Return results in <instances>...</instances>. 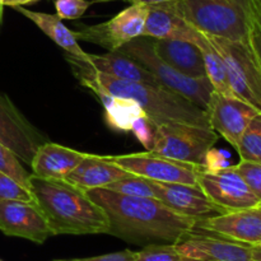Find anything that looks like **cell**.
I'll return each instance as SVG.
<instances>
[{
  "mask_svg": "<svg viewBox=\"0 0 261 261\" xmlns=\"http://www.w3.org/2000/svg\"><path fill=\"white\" fill-rule=\"evenodd\" d=\"M203 166L204 168L208 171H217L222 170V168L224 167H228L229 165L227 163V155L224 154L223 150L211 148V149L206 152Z\"/></svg>",
  "mask_w": 261,
  "mask_h": 261,
  "instance_id": "836d02e7",
  "label": "cell"
},
{
  "mask_svg": "<svg viewBox=\"0 0 261 261\" xmlns=\"http://www.w3.org/2000/svg\"><path fill=\"white\" fill-rule=\"evenodd\" d=\"M83 61L89 64L94 70L106 74L111 78L119 79V81L161 86L160 82L150 71H148L144 66L140 65L134 59L129 58L120 50L107 51L102 55L88 54L87 59H84Z\"/></svg>",
  "mask_w": 261,
  "mask_h": 261,
  "instance_id": "ac0fdd59",
  "label": "cell"
},
{
  "mask_svg": "<svg viewBox=\"0 0 261 261\" xmlns=\"http://www.w3.org/2000/svg\"><path fill=\"white\" fill-rule=\"evenodd\" d=\"M135 255H137V252L130 251V250H122V251L99 255V256L76 257V259H56L53 261H134Z\"/></svg>",
  "mask_w": 261,
  "mask_h": 261,
  "instance_id": "d6a6232c",
  "label": "cell"
},
{
  "mask_svg": "<svg viewBox=\"0 0 261 261\" xmlns=\"http://www.w3.org/2000/svg\"><path fill=\"white\" fill-rule=\"evenodd\" d=\"M0 261H4V260H3V259H0Z\"/></svg>",
  "mask_w": 261,
  "mask_h": 261,
  "instance_id": "74e56055",
  "label": "cell"
},
{
  "mask_svg": "<svg viewBox=\"0 0 261 261\" xmlns=\"http://www.w3.org/2000/svg\"><path fill=\"white\" fill-rule=\"evenodd\" d=\"M119 50L150 71L160 82L161 86L181 94L194 105L206 111L211 94L214 91L209 79L190 78L176 70L155 54L152 38L144 36L134 38L130 42L125 43Z\"/></svg>",
  "mask_w": 261,
  "mask_h": 261,
  "instance_id": "5b68a950",
  "label": "cell"
},
{
  "mask_svg": "<svg viewBox=\"0 0 261 261\" xmlns=\"http://www.w3.org/2000/svg\"><path fill=\"white\" fill-rule=\"evenodd\" d=\"M218 140V134L209 127L167 122L155 126L154 144L150 150L154 154L182 162L203 165L206 152Z\"/></svg>",
  "mask_w": 261,
  "mask_h": 261,
  "instance_id": "52a82bcc",
  "label": "cell"
},
{
  "mask_svg": "<svg viewBox=\"0 0 261 261\" xmlns=\"http://www.w3.org/2000/svg\"><path fill=\"white\" fill-rule=\"evenodd\" d=\"M88 153L56 143L45 142L38 147L31 162L32 175L46 180H65Z\"/></svg>",
  "mask_w": 261,
  "mask_h": 261,
  "instance_id": "e0dca14e",
  "label": "cell"
},
{
  "mask_svg": "<svg viewBox=\"0 0 261 261\" xmlns=\"http://www.w3.org/2000/svg\"><path fill=\"white\" fill-rule=\"evenodd\" d=\"M14 9L22 13L31 22L35 23L47 37H50L56 45L60 46L69 55L75 56V58L82 59V60L87 59L88 53H86L79 46L78 40L74 36L73 31L69 30L65 24H63V22H61L58 15L47 14V13L42 12H33V10L27 9V8H23L22 5L14 7Z\"/></svg>",
  "mask_w": 261,
  "mask_h": 261,
  "instance_id": "7402d4cb",
  "label": "cell"
},
{
  "mask_svg": "<svg viewBox=\"0 0 261 261\" xmlns=\"http://www.w3.org/2000/svg\"><path fill=\"white\" fill-rule=\"evenodd\" d=\"M247 13H249V41L261 63V25L252 10L250 9V0L247 4Z\"/></svg>",
  "mask_w": 261,
  "mask_h": 261,
  "instance_id": "1f68e13d",
  "label": "cell"
},
{
  "mask_svg": "<svg viewBox=\"0 0 261 261\" xmlns=\"http://www.w3.org/2000/svg\"><path fill=\"white\" fill-rule=\"evenodd\" d=\"M198 185L206 196L223 212L259 206V199L250 190L234 166L222 170L208 171L203 168Z\"/></svg>",
  "mask_w": 261,
  "mask_h": 261,
  "instance_id": "30bf717a",
  "label": "cell"
},
{
  "mask_svg": "<svg viewBox=\"0 0 261 261\" xmlns=\"http://www.w3.org/2000/svg\"><path fill=\"white\" fill-rule=\"evenodd\" d=\"M103 157L133 175L158 182L198 185L199 175L204 168L203 165L172 160L147 150L143 153Z\"/></svg>",
  "mask_w": 261,
  "mask_h": 261,
  "instance_id": "ba28073f",
  "label": "cell"
},
{
  "mask_svg": "<svg viewBox=\"0 0 261 261\" xmlns=\"http://www.w3.org/2000/svg\"><path fill=\"white\" fill-rule=\"evenodd\" d=\"M195 229L250 246L261 245V205L198 219Z\"/></svg>",
  "mask_w": 261,
  "mask_h": 261,
  "instance_id": "7c38bea8",
  "label": "cell"
},
{
  "mask_svg": "<svg viewBox=\"0 0 261 261\" xmlns=\"http://www.w3.org/2000/svg\"><path fill=\"white\" fill-rule=\"evenodd\" d=\"M30 190L53 236L109 233L107 214L87 191L64 180H46L32 173Z\"/></svg>",
  "mask_w": 261,
  "mask_h": 261,
  "instance_id": "7a4b0ae2",
  "label": "cell"
},
{
  "mask_svg": "<svg viewBox=\"0 0 261 261\" xmlns=\"http://www.w3.org/2000/svg\"><path fill=\"white\" fill-rule=\"evenodd\" d=\"M130 132L135 135V138L139 140L145 150L152 149L154 144L155 125L150 121L147 115L135 120Z\"/></svg>",
  "mask_w": 261,
  "mask_h": 261,
  "instance_id": "4dcf8cb0",
  "label": "cell"
},
{
  "mask_svg": "<svg viewBox=\"0 0 261 261\" xmlns=\"http://www.w3.org/2000/svg\"><path fill=\"white\" fill-rule=\"evenodd\" d=\"M223 59L229 86L236 97L244 99L261 112V63L246 41H231L206 35Z\"/></svg>",
  "mask_w": 261,
  "mask_h": 261,
  "instance_id": "8992f818",
  "label": "cell"
},
{
  "mask_svg": "<svg viewBox=\"0 0 261 261\" xmlns=\"http://www.w3.org/2000/svg\"><path fill=\"white\" fill-rule=\"evenodd\" d=\"M199 31L167 8H149L145 19L144 37L152 40H184L195 42Z\"/></svg>",
  "mask_w": 261,
  "mask_h": 261,
  "instance_id": "44dd1931",
  "label": "cell"
},
{
  "mask_svg": "<svg viewBox=\"0 0 261 261\" xmlns=\"http://www.w3.org/2000/svg\"><path fill=\"white\" fill-rule=\"evenodd\" d=\"M134 261H198L186 256L176 244H150L137 252Z\"/></svg>",
  "mask_w": 261,
  "mask_h": 261,
  "instance_id": "d4e9b609",
  "label": "cell"
},
{
  "mask_svg": "<svg viewBox=\"0 0 261 261\" xmlns=\"http://www.w3.org/2000/svg\"><path fill=\"white\" fill-rule=\"evenodd\" d=\"M17 200L25 203H35L30 189L24 188L9 176L0 172V201Z\"/></svg>",
  "mask_w": 261,
  "mask_h": 261,
  "instance_id": "83f0119b",
  "label": "cell"
},
{
  "mask_svg": "<svg viewBox=\"0 0 261 261\" xmlns=\"http://www.w3.org/2000/svg\"><path fill=\"white\" fill-rule=\"evenodd\" d=\"M33 2H37V0H18V7H19V5H24V4H28V3H33Z\"/></svg>",
  "mask_w": 261,
  "mask_h": 261,
  "instance_id": "8d00e7d4",
  "label": "cell"
},
{
  "mask_svg": "<svg viewBox=\"0 0 261 261\" xmlns=\"http://www.w3.org/2000/svg\"><path fill=\"white\" fill-rule=\"evenodd\" d=\"M91 4L88 0H55L56 15L60 19H78Z\"/></svg>",
  "mask_w": 261,
  "mask_h": 261,
  "instance_id": "f546056e",
  "label": "cell"
},
{
  "mask_svg": "<svg viewBox=\"0 0 261 261\" xmlns=\"http://www.w3.org/2000/svg\"><path fill=\"white\" fill-rule=\"evenodd\" d=\"M194 43L200 48L204 65H205L206 78L212 83L214 91L221 94H224V96L236 97L233 92H232L231 86H229L226 64H224L223 59L219 55L218 51L216 50V47L208 40L205 33H199L198 38H196Z\"/></svg>",
  "mask_w": 261,
  "mask_h": 261,
  "instance_id": "603a6c76",
  "label": "cell"
},
{
  "mask_svg": "<svg viewBox=\"0 0 261 261\" xmlns=\"http://www.w3.org/2000/svg\"><path fill=\"white\" fill-rule=\"evenodd\" d=\"M124 168L107 161L103 155L87 154L64 181L87 191L91 189L106 188L109 184L132 176Z\"/></svg>",
  "mask_w": 261,
  "mask_h": 261,
  "instance_id": "ffe728a7",
  "label": "cell"
},
{
  "mask_svg": "<svg viewBox=\"0 0 261 261\" xmlns=\"http://www.w3.org/2000/svg\"><path fill=\"white\" fill-rule=\"evenodd\" d=\"M249 0H180L167 9L199 32L231 41L249 38Z\"/></svg>",
  "mask_w": 261,
  "mask_h": 261,
  "instance_id": "277c9868",
  "label": "cell"
},
{
  "mask_svg": "<svg viewBox=\"0 0 261 261\" xmlns=\"http://www.w3.org/2000/svg\"><path fill=\"white\" fill-rule=\"evenodd\" d=\"M259 110L239 97L224 96L213 91L206 114L211 127L237 149L242 134Z\"/></svg>",
  "mask_w": 261,
  "mask_h": 261,
  "instance_id": "8fae6325",
  "label": "cell"
},
{
  "mask_svg": "<svg viewBox=\"0 0 261 261\" xmlns=\"http://www.w3.org/2000/svg\"><path fill=\"white\" fill-rule=\"evenodd\" d=\"M236 150L241 160L261 163V112L251 120Z\"/></svg>",
  "mask_w": 261,
  "mask_h": 261,
  "instance_id": "cb8c5ba5",
  "label": "cell"
},
{
  "mask_svg": "<svg viewBox=\"0 0 261 261\" xmlns=\"http://www.w3.org/2000/svg\"><path fill=\"white\" fill-rule=\"evenodd\" d=\"M155 54L172 68L190 78H206L203 55L198 46L184 40H152Z\"/></svg>",
  "mask_w": 261,
  "mask_h": 261,
  "instance_id": "d6986e66",
  "label": "cell"
},
{
  "mask_svg": "<svg viewBox=\"0 0 261 261\" xmlns=\"http://www.w3.org/2000/svg\"><path fill=\"white\" fill-rule=\"evenodd\" d=\"M184 255L198 261H252V246L229 241L194 229L185 240L177 242Z\"/></svg>",
  "mask_w": 261,
  "mask_h": 261,
  "instance_id": "2e32d148",
  "label": "cell"
},
{
  "mask_svg": "<svg viewBox=\"0 0 261 261\" xmlns=\"http://www.w3.org/2000/svg\"><path fill=\"white\" fill-rule=\"evenodd\" d=\"M88 66L96 81L107 93L134 99L155 126L167 122H184L212 129L206 111L181 94L163 86L119 81L94 70L89 64Z\"/></svg>",
  "mask_w": 261,
  "mask_h": 261,
  "instance_id": "3957f363",
  "label": "cell"
},
{
  "mask_svg": "<svg viewBox=\"0 0 261 261\" xmlns=\"http://www.w3.org/2000/svg\"><path fill=\"white\" fill-rule=\"evenodd\" d=\"M147 5L130 4L111 19L94 25H83L74 31L76 40L99 45L107 51H116L125 43L142 37L147 19Z\"/></svg>",
  "mask_w": 261,
  "mask_h": 261,
  "instance_id": "9c48e42d",
  "label": "cell"
},
{
  "mask_svg": "<svg viewBox=\"0 0 261 261\" xmlns=\"http://www.w3.org/2000/svg\"><path fill=\"white\" fill-rule=\"evenodd\" d=\"M0 172L9 176L24 188L30 189V176L13 150L0 143Z\"/></svg>",
  "mask_w": 261,
  "mask_h": 261,
  "instance_id": "4316f807",
  "label": "cell"
},
{
  "mask_svg": "<svg viewBox=\"0 0 261 261\" xmlns=\"http://www.w3.org/2000/svg\"><path fill=\"white\" fill-rule=\"evenodd\" d=\"M107 214L109 233L129 244H177L195 229L196 219L181 216L155 198L130 196L98 188L87 190Z\"/></svg>",
  "mask_w": 261,
  "mask_h": 261,
  "instance_id": "6da1fadb",
  "label": "cell"
},
{
  "mask_svg": "<svg viewBox=\"0 0 261 261\" xmlns=\"http://www.w3.org/2000/svg\"><path fill=\"white\" fill-rule=\"evenodd\" d=\"M252 261H256V260H252Z\"/></svg>",
  "mask_w": 261,
  "mask_h": 261,
  "instance_id": "f35d334b",
  "label": "cell"
},
{
  "mask_svg": "<svg viewBox=\"0 0 261 261\" xmlns=\"http://www.w3.org/2000/svg\"><path fill=\"white\" fill-rule=\"evenodd\" d=\"M150 182L154 189V198L181 216L190 217L198 221L224 213L204 194L199 185L158 182L152 180Z\"/></svg>",
  "mask_w": 261,
  "mask_h": 261,
  "instance_id": "9a60e30c",
  "label": "cell"
},
{
  "mask_svg": "<svg viewBox=\"0 0 261 261\" xmlns=\"http://www.w3.org/2000/svg\"><path fill=\"white\" fill-rule=\"evenodd\" d=\"M125 2H129L130 4L147 5L148 8H170L177 2H180V0H125Z\"/></svg>",
  "mask_w": 261,
  "mask_h": 261,
  "instance_id": "e575fe53",
  "label": "cell"
},
{
  "mask_svg": "<svg viewBox=\"0 0 261 261\" xmlns=\"http://www.w3.org/2000/svg\"><path fill=\"white\" fill-rule=\"evenodd\" d=\"M234 168L247 184L250 190L259 199L261 205V163L241 160Z\"/></svg>",
  "mask_w": 261,
  "mask_h": 261,
  "instance_id": "f1b7e54d",
  "label": "cell"
},
{
  "mask_svg": "<svg viewBox=\"0 0 261 261\" xmlns=\"http://www.w3.org/2000/svg\"><path fill=\"white\" fill-rule=\"evenodd\" d=\"M107 190L115 191V193L124 194L130 196H147V198H154V189H153L150 180L143 178L140 176H127L121 180L114 181L106 186Z\"/></svg>",
  "mask_w": 261,
  "mask_h": 261,
  "instance_id": "484cf974",
  "label": "cell"
},
{
  "mask_svg": "<svg viewBox=\"0 0 261 261\" xmlns=\"http://www.w3.org/2000/svg\"><path fill=\"white\" fill-rule=\"evenodd\" d=\"M252 259L261 261V245L252 246Z\"/></svg>",
  "mask_w": 261,
  "mask_h": 261,
  "instance_id": "d590c367",
  "label": "cell"
},
{
  "mask_svg": "<svg viewBox=\"0 0 261 261\" xmlns=\"http://www.w3.org/2000/svg\"><path fill=\"white\" fill-rule=\"evenodd\" d=\"M0 143L28 165L38 147L45 143L43 135L3 93H0Z\"/></svg>",
  "mask_w": 261,
  "mask_h": 261,
  "instance_id": "4fadbf2b",
  "label": "cell"
},
{
  "mask_svg": "<svg viewBox=\"0 0 261 261\" xmlns=\"http://www.w3.org/2000/svg\"><path fill=\"white\" fill-rule=\"evenodd\" d=\"M0 231L10 237H19L42 245L53 237L45 217L36 203L0 201Z\"/></svg>",
  "mask_w": 261,
  "mask_h": 261,
  "instance_id": "5bb4252c",
  "label": "cell"
}]
</instances>
